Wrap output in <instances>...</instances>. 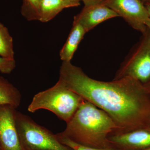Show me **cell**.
I'll use <instances>...</instances> for the list:
<instances>
[{
  "label": "cell",
  "instance_id": "6da1fadb",
  "mask_svg": "<svg viewBox=\"0 0 150 150\" xmlns=\"http://www.w3.org/2000/svg\"><path fill=\"white\" fill-rule=\"evenodd\" d=\"M59 80L67 88L106 112L117 126L113 134L150 128V88L134 79L97 80L71 62H63Z\"/></svg>",
  "mask_w": 150,
  "mask_h": 150
},
{
  "label": "cell",
  "instance_id": "7a4b0ae2",
  "mask_svg": "<svg viewBox=\"0 0 150 150\" xmlns=\"http://www.w3.org/2000/svg\"><path fill=\"white\" fill-rule=\"evenodd\" d=\"M117 126L106 112L84 99L64 131L61 134L82 146L94 148L109 147L108 139Z\"/></svg>",
  "mask_w": 150,
  "mask_h": 150
},
{
  "label": "cell",
  "instance_id": "3957f363",
  "mask_svg": "<svg viewBox=\"0 0 150 150\" xmlns=\"http://www.w3.org/2000/svg\"><path fill=\"white\" fill-rule=\"evenodd\" d=\"M84 100L59 80L55 85L34 96L28 108L29 112L40 109L51 111L66 123L69 122Z\"/></svg>",
  "mask_w": 150,
  "mask_h": 150
},
{
  "label": "cell",
  "instance_id": "277c9868",
  "mask_svg": "<svg viewBox=\"0 0 150 150\" xmlns=\"http://www.w3.org/2000/svg\"><path fill=\"white\" fill-rule=\"evenodd\" d=\"M16 122L23 150H74L28 115L17 111Z\"/></svg>",
  "mask_w": 150,
  "mask_h": 150
},
{
  "label": "cell",
  "instance_id": "5b68a950",
  "mask_svg": "<svg viewBox=\"0 0 150 150\" xmlns=\"http://www.w3.org/2000/svg\"><path fill=\"white\" fill-rule=\"evenodd\" d=\"M139 42L133 47L117 71L114 80L129 77L150 88V31L142 33Z\"/></svg>",
  "mask_w": 150,
  "mask_h": 150
},
{
  "label": "cell",
  "instance_id": "8992f818",
  "mask_svg": "<svg viewBox=\"0 0 150 150\" xmlns=\"http://www.w3.org/2000/svg\"><path fill=\"white\" fill-rule=\"evenodd\" d=\"M102 3L123 18L134 29L142 33L147 29L145 23L149 16L141 0H103Z\"/></svg>",
  "mask_w": 150,
  "mask_h": 150
},
{
  "label": "cell",
  "instance_id": "52a82bcc",
  "mask_svg": "<svg viewBox=\"0 0 150 150\" xmlns=\"http://www.w3.org/2000/svg\"><path fill=\"white\" fill-rule=\"evenodd\" d=\"M16 109L0 105V150H23L16 122Z\"/></svg>",
  "mask_w": 150,
  "mask_h": 150
},
{
  "label": "cell",
  "instance_id": "ba28073f",
  "mask_svg": "<svg viewBox=\"0 0 150 150\" xmlns=\"http://www.w3.org/2000/svg\"><path fill=\"white\" fill-rule=\"evenodd\" d=\"M119 17L114 11L103 3L85 6L80 13L74 18L73 23L80 24L88 32L103 22Z\"/></svg>",
  "mask_w": 150,
  "mask_h": 150
},
{
  "label": "cell",
  "instance_id": "9c48e42d",
  "mask_svg": "<svg viewBox=\"0 0 150 150\" xmlns=\"http://www.w3.org/2000/svg\"><path fill=\"white\" fill-rule=\"evenodd\" d=\"M108 139L112 146L122 150H144L150 147V128L113 134Z\"/></svg>",
  "mask_w": 150,
  "mask_h": 150
},
{
  "label": "cell",
  "instance_id": "30bf717a",
  "mask_svg": "<svg viewBox=\"0 0 150 150\" xmlns=\"http://www.w3.org/2000/svg\"><path fill=\"white\" fill-rule=\"evenodd\" d=\"M86 33L83 28L79 23H73L69 37L59 53L63 62H71L78 46Z\"/></svg>",
  "mask_w": 150,
  "mask_h": 150
},
{
  "label": "cell",
  "instance_id": "8fae6325",
  "mask_svg": "<svg viewBox=\"0 0 150 150\" xmlns=\"http://www.w3.org/2000/svg\"><path fill=\"white\" fill-rule=\"evenodd\" d=\"M21 100L19 91L6 79L0 76V105H8L17 108Z\"/></svg>",
  "mask_w": 150,
  "mask_h": 150
},
{
  "label": "cell",
  "instance_id": "7c38bea8",
  "mask_svg": "<svg viewBox=\"0 0 150 150\" xmlns=\"http://www.w3.org/2000/svg\"><path fill=\"white\" fill-rule=\"evenodd\" d=\"M69 8L63 0H40L38 21L46 23L54 18L64 8Z\"/></svg>",
  "mask_w": 150,
  "mask_h": 150
},
{
  "label": "cell",
  "instance_id": "4fadbf2b",
  "mask_svg": "<svg viewBox=\"0 0 150 150\" xmlns=\"http://www.w3.org/2000/svg\"><path fill=\"white\" fill-rule=\"evenodd\" d=\"M13 39L7 28L0 22V56L14 59Z\"/></svg>",
  "mask_w": 150,
  "mask_h": 150
},
{
  "label": "cell",
  "instance_id": "5bb4252c",
  "mask_svg": "<svg viewBox=\"0 0 150 150\" xmlns=\"http://www.w3.org/2000/svg\"><path fill=\"white\" fill-rule=\"evenodd\" d=\"M39 0H23L22 14L27 20L38 21Z\"/></svg>",
  "mask_w": 150,
  "mask_h": 150
},
{
  "label": "cell",
  "instance_id": "9a60e30c",
  "mask_svg": "<svg viewBox=\"0 0 150 150\" xmlns=\"http://www.w3.org/2000/svg\"><path fill=\"white\" fill-rule=\"evenodd\" d=\"M56 136L59 142L74 150H123L113 146L105 148L88 147L85 146H82L73 142L67 137L62 135L60 133L56 134Z\"/></svg>",
  "mask_w": 150,
  "mask_h": 150
},
{
  "label": "cell",
  "instance_id": "2e32d148",
  "mask_svg": "<svg viewBox=\"0 0 150 150\" xmlns=\"http://www.w3.org/2000/svg\"><path fill=\"white\" fill-rule=\"evenodd\" d=\"M16 67L15 59H9L0 56V72L10 74Z\"/></svg>",
  "mask_w": 150,
  "mask_h": 150
},
{
  "label": "cell",
  "instance_id": "e0dca14e",
  "mask_svg": "<svg viewBox=\"0 0 150 150\" xmlns=\"http://www.w3.org/2000/svg\"><path fill=\"white\" fill-rule=\"evenodd\" d=\"M67 4L69 8L77 7L80 5L79 0H63Z\"/></svg>",
  "mask_w": 150,
  "mask_h": 150
},
{
  "label": "cell",
  "instance_id": "ac0fdd59",
  "mask_svg": "<svg viewBox=\"0 0 150 150\" xmlns=\"http://www.w3.org/2000/svg\"><path fill=\"white\" fill-rule=\"evenodd\" d=\"M145 5L147 11L149 16L150 17V2L146 3V4H145Z\"/></svg>",
  "mask_w": 150,
  "mask_h": 150
},
{
  "label": "cell",
  "instance_id": "d6986e66",
  "mask_svg": "<svg viewBox=\"0 0 150 150\" xmlns=\"http://www.w3.org/2000/svg\"><path fill=\"white\" fill-rule=\"evenodd\" d=\"M80 1H82L84 4L85 6L90 5H92L91 1V0H79Z\"/></svg>",
  "mask_w": 150,
  "mask_h": 150
},
{
  "label": "cell",
  "instance_id": "ffe728a7",
  "mask_svg": "<svg viewBox=\"0 0 150 150\" xmlns=\"http://www.w3.org/2000/svg\"><path fill=\"white\" fill-rule=\"evenodd\" d=\"M145 25H146V26L148 29L150 31V17L146 21L145 23Z\"/></svg>",
  "mask_w": 150,
  "mask_h": 150
},
{
  "label": "cell",
  "instance_id": "44dd1931",
  "mask_svg": "<svg viewBox=\"0 0 150 150\" xmlns=\"http://www.w3.org/2000/svg\"><path fill=\"white\" fill-rule=\"evenodd\" d=\"M92 4H98V3H101L103 0H91Z\"/></svg>",
  "mask_w": 150,
  "mask_h": 150
},
{
  "label": "cell",
  "instance_id": "7402d4cb",
  "mask_svg": "<svg viewBox=\"0 0 150 150\" xmlns=\"http://www.w3.org/2000/svg\"><path fill=\"white\" fill-rule=\"evenodd\" d=\"M141 1L144 4L150 2V0H141Z\"/></svg>",
  "mask_w": 150,
  "mask_h": 150
},
{
  "label": "cell",
  "instance_id": "603a6c76",
  "mask_svg": "<svg viewBox=\"0 0 150 150\" xmlns=\"http://www.w3.org/2000/svg\"><path fill=\"white\" fill-rule=\"evenodd\" d=\"M143 150H150V147L147 148V149H145Z\"/></svg>",
  "mask_w": 150,
  "mask_h": 150
},
{
  "label": "cell",
  "instance_id": "cb8c5ba5",
  "mask_svg": "<svg viewBox=\"0 0 150 150\" xmlns=\"http://www.w3.org/2000/svg\"><path fill=\"white\" fill-rule=\"evenodd\" d=\"M39 1H40V0H39Z\"/></svg>",
  "mask_w": 150,
  "mask_h": 150
}]
</instances>
